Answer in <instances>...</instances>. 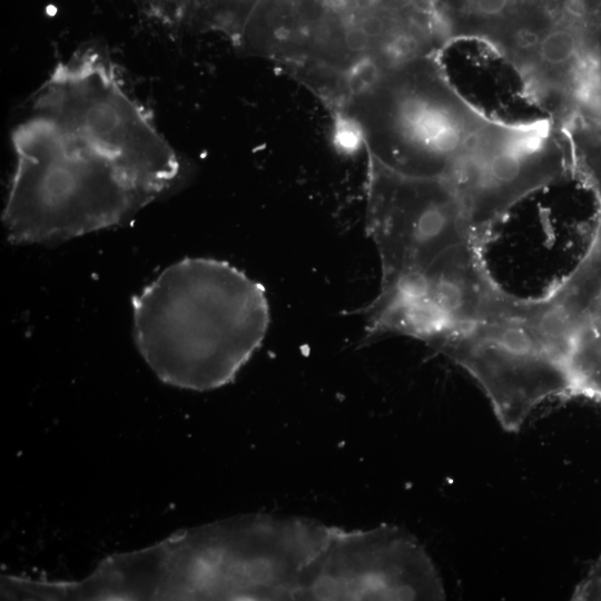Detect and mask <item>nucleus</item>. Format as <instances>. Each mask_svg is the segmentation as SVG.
<instances>
[{
    "instance_id": "nucleus-1",
    "label": "nucleus",
    "mask_w": 601,
    "mask_h": 601,
    "mask_svg": "<svg viewBox=\"0 0 601 601\" xmlns=\"http://www.w3.org/2000/svg\"><path fill=\"white\" fill-rule=\"evenodd\" d=\"M11 141L2 221L14 244L118 226L180 173L174 148L98 49L78 50L52 69Z\"/></svg>"
},
{
    "instance_id": "nucleus-8",
    "label": "nucleus",
    "mask_w": 601,
    "mask_h": 601,
    "mask_svg": "<svg viewBox=\"0 0 601 601\" xmlns=\"http://www.w3.org/2000/svg\"><path fill=\"white\" fill-rule=\"evenodd\" d=\"M308 600H443V584L415 539L383 525L332 529L308 587Z\"/></svg>"
},
{
    "instance_id": "nucleus-9",
    "label": "nucleus",
    "mask_w": 601,
    "mask_h": 601,
    "mask_svg": "<svg viewBox=\"0 0 601 601\" xmlns=\"http://www.w3.org/2000/svg\"><path fill=\"white\" fill-rule=\"evenodd\" d=\"M565 365L572 393L601 398V317L580 316L569 325Z\"/></svg>"
},
{
    "instance_id": "nucleus-5",
    "label": "nucleus",
    "mask_w": 601,
    "mask_h": 601,
    "mask_svg": "<svg viewBox=\"0 0 601 601\" xmlns=\"http://www.w3.org/2000/svg\"><path fill=\"white\" fill-rule=\"evenodd\" d=\"M509 293L490 275L474 239L460 243L421 273L380 290L365 308L368 336L398 334L431 345L501 316Z\"/></svg>"
},
{
    "instance_id": "nucleus-3",
    "label": "nucleus",
    "mask_w": 601,
    "mask_h": 601,
    "mask_svg": "<svg viewBox=\"0 0 601 601\" xmlns=\"http://www.w3.org/2000/svg\"><path fill=\"white\" fill-rule=\"evenodd\" d=\"M437 55L384 69L338 110L358 125L367 157L403 176L449 179L487 120L452 85Z\"/></svg>"
},
{
    "instance_id": "nucleus-2",
    "label": "nucleus",
    "mask_w": 601,
    "mask_h": 601,
    "mask_svg": "<svg viewBox=\"0 0 601 601\" xmlns=\"http://www.w3.org/2000/svg\"><path fill=\"white\" fill-rule=\"evenodd\" d=\"M131 303L140 355L161 382L185 390L230 383L269 325L264 287L213 258L168 266Z\"/></svg>"
},
{
    "instance_id": "nucleus-6",
    "label": "nucleus",
    "mask_w": 601,
    "mask_h": 601,
    "mask_svg": "<svg viewBox=\"0 0 601 601\" xmlns=\"http://www.w3.org/2000/svg\"><path fill=\"white\" fill-rule=\"evenodd\" d=\"M430 346L474 377L509 432H518L546 398L572 393L565 363L520 318L482 321Z\"/></svg>"
},
{
    "instance_id": "nucleus-7",
    "label": "nucleus",
    "mask_w": 601,
    "mask_h": 601,
    "mask_svg": "<svg viewBox=\"0 0 601 601\" xmlns=\"http://www.w3.org/2000/svg\"><path fill=\"white\" fill-rule=\"evenodd\" d=\"M563 171L564 156L548 122L510 125L487 119L447 180L481 244L515 204Z\"/></svg>"
},
{
    "instance_id": "nucleus-11",
    "label": "nucleus",
    "mask_w": 601,
    "mask_h": 601,
    "mask_svg": "<svg viewBox=\"0 0 601 601\" xmlns=\"http://www.w3.org/2000/svg\"><path fill=\"white\" fill-rule=\"evenodd\" d=\"M574 600H601V555L579 584L574 594Z\"/></svg>"
},
{
    "instance_id": "nucleus-10",
    "label": "nucleus",
    "mask_w": 601,
    "mask_h": 601,
    "mask_svg": "<svg viewBox=\"0 0 601 601\" xmlns=\"http://www.w3.org/2000/svg\"><path fill=\"white\" fill-rule=\"evenodd\" d=\"M335 147L344 154H354L364 147V139L358 125L345 112L332 114Z\"/></svg>"
},
{
    "instance_id": "nucleus-4",
    "label": "nucleus",
    "mask_w": 601,
    "mask_h": 601,
    "mask_svg": "<svg viewBox=\"0 0 601 601\" xmlns=\"http://www.w3.org/2000/svg\"><path fill=\"white\" fill-rule=\"evenodd\" d=\"M366 230L381 260L380 290L421 273L453 246L475 240L447 179L403 176L368 157Z\"/></svg>"
}]
</instances>
